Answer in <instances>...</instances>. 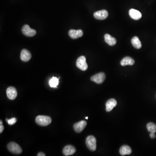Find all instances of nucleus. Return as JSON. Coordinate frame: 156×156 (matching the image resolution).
<instances>
[{"instance_id": "nucleus-1", "label": "nucleus", "mask_w": 156, "mask_h": 156, "mask_svg": "<svg viewBox=\"0 0 156 156\" xmlns=\"http://www.w3.org/2000/svg\"><path fill=\"white\" fill-rule=\"evenodd\" d=\"M36 123L41 126H47L49 125L52 121L51 118L47 116L39 115L35 119Z\"/></svg>"}, {"instance_id": "nucleus-2", "label": "nucleus", "mask_w": 156, "mask_h": 156, "mask_svg": "<svg viewBox=\"0 0 156 156\" xmlns=\"http://www.w3.org/2000/svg\"><path fill=\"white\" fill-rule=\"evenodd\" d=\"M85 144L87 148L91 151H94L96 149V138L93 136H89L86 138Z\"/></svg>"}, {"instance_id": "nucleus-3", "label": "nucleus", "mask_w": 156, "mask_h": 156, "mask_svg": "<svg viewBox=\"0 0 156 156\" xmlns=\"http://www.w3.org/2000/svg\"><path fill=\"white\" fill-rule=\"evenodd\" d=\"M7 148L10 152L15 154H21L22 152L21 147L14 142L9 143L7 145Z\"/></svg>"}, {"instance_id": "nucleus-4", "label": "nucleus", "mask_w": 156, "mask_h": 156, "mask_svg": "<svg viewBox=\"0 0 156 156\" xmlns=\"http://www.w3.org/2000/svg\"><path fill=\"white\" fill-rule=\"evenodd\" d=\"M76 67L82 71H85L88 69V65L86 62V58L84 56H81L78 58L76 63Z\"/></svg>"}, {"instance_id": "nucleus-5", "label": "nucleus", "mask_w": 156, "mask_h": 156, "mask_svg": "<svg viewBox=\"0 0 156 156\" xmlns=\"http://www.w3.org/2000/svg\"><path fill=\"white\" fill-rule=\"evenodd\" d=\"M105 74L103 73H100L92 76L91 78V80L98 84H101L105 81Z\"/></svg>"}, {"instance_id": "nucleus-6", "label": "nucleus", "mask_w": 156, "mask_h": 156, "mask_svg": "<svg viewBox=\"0 0 156 156\" xmlns=\"http://www.w3.org/2000/svg\"><path fill=\"white\" fill-rule=\"evenodd\" d=\"M22 31L23 33L27 37H33L36 34V31L31 28L28 25H25L23 26L22 29Z\"/></svg>"}, {"instance_id": "nucleus-7", "label": "nucleus", "mask_w": 156, "mask_h": 156, "mask_svg": "<svg viewBox=\"0 0 156 156\" xmlns=\"http://www.w3.org/2000/svg\"><path fill=\"white\" fill-rule=\"evenodd\" d=\"M86 125H87V122L85 121H81L75 123L74 125V130L76 133H81L86 127Z\"/></svg>"}, {"instance_id": "nucleus-8", "label": "nucleus", "mask_w": 156, "mask_h": 156, "mask_svg": "<svg viewBox=\"0 0 156 156\" xmlns=\"http://www.w3.org/2000/svg\"><path fill=\"white\" fill-rule=\"evenodd\" d=\"M6 93L8 99L12 100L15 99L17 95L16 89L13 86H11L7 88Z\"/></svg>"}, {"instance_id": "nucleus-9", "label": "nucleus", "mask_w": 156, "mask_h": 156, "mask_svg": "<svg viewBox=\"0 0 156 156\" xmlns=\"http://www.w3.org/2000/svg\"><path fill=\"white\" fill-rule=\"evenodd\" d=\"M94 17L97 20H105L108 17V12L105 10L98 11L94 14Z\"/></svg>"}, {"instance_id": "nucleus-10", "label": "nucleus", "mask_w": 156, "mask_h": 156, "mask_svg": "<svg viewBox=\"0 0 156 156\" xmlns=\"http://www.w3.org/2000/svg\"><path fill=\"white\" fill-rule=\"evenodd\" d=\"M76 151V149L72 145H67L63 149V154L64 156H67L73 155Z\"/></svg>"}, {"instance_id": "nucleus-11", "label": "nucleus", "mask_w": 156, "mask_h": 156, "mask_svg": "<svg viewBox=\"0 0 156 156\" xmlns=\"http://www.w3.org/2000/svg\"><path fill=\"white\" fill-rule=\"evenodd\" d=\"M31 58V54L28 50L23 49L21 53V59L24 62L29 61Z\"/></svg>"}, {"instance_id": "nucleus-12", "label": "nucleus", "mask_w": 156, "mask_h": 156, "mask_svg": "<svg viewBox=\"0 0 156 156\" xmlns=\"http://www.w3.org/2000/svg\"><path fill=\"white\" fill-rule=\"evenodd\" d=\"M83 31L81 30H70L69 31V35L73 39H76L78 38L81 37L83 36Z\"/></svg>"}, {"instance_id": "nucleus-13", "label": "nucleus", "mask_w": 156, "mask_h": 156, "mask_svg": "<svg viewBox=\"0 0 156 156\" xmlns=\"http://www.w3.org/2000/svg\"><path fill=\"white\" fill-rule=\"evenodd\" d=\"M129 15L132 19L135 20H138L142 17L141 13L137 10L131 9L129 11Z\"/></svg>"}, {"instance_id": "nucleus-14", "label": "nucleus", "mask_w": 156, "mask_h": 156, "mask_svg": "<svg viewBox=\"0 0 156 156\" xmlns=\"http://www.w3.org/2000/svg\"><path fill=\"white\" fill-rule=\"evenodd\" d=\"M117 104V102L115 99H110L106 102V104H105L106 111L107 112H110L112 111L113 108L116 106Z\"/></svg>"}, {"instance_id": "nucleus-15", "label": "nucleus", "mask_w": 156, "mask_h": 156, "mask_svg": "<svg viewBox=\"0 0 156 156\" xmlns=\"http://www.w3.org/2000/svg\"><path fill=\"white\" fill-rule=\"evenodd\" d=\"M135 61L132 58L129 57H125L121 60V65L122 66H126L127 65L132 66L135 63Z\"/></svg>"}, {"instance_id": "nucleus-16", "label": "nucleus", "mask_w": 156, "mask_h": 156, "mask_svg": "<svg viewBox=\"0 0 156 156\" xmlns=\"http://www.w3.org/2000/svg\"><path fill=\"white\" fill-rule=\"evenodd\" d=\"M104 38L105 42L111 46L115 45L117 43L116 40L114 37H112L109 34H106L104 36Z\"/></svg>"}, {"instance_id": "nucleus-17", "label": "nucleus", "mask_w": 156, "mask_h": 156, "mask_svg": "<svg viewBox=\"0 0 156 156\" xmlns=\"http://www.w3.org/2000/svg\"><path fill=\"white\" fill-rule=\"evenodd\" d=\"M119 153L122 156L129 155L132 153V150L131 148L128 146L123 145L120 149Z\"/></svg>"}, {"instance_id": "nucleus-18", "label": "nucleus", "mask_w": 156, "mask_h": 156, "mask_svg": "<svg viewBox=\"0 0 156 156\" xmlns=\"http://www.w3.org/2000/svg\"><path fill=\"white\" fill-rule=\"evenodd\" d=\"M131 43L133 47L137 49H140L142 47L141 43L137 37H135L131 39Z\"/></svg>"}, {"instance_id": "nucleus-19", "label": "nucleus", "mask_w": 156, "mask_h": 156, "mask_svg": "<svg viewBox=\"0 0 156 156\" xmlns=\"http://www.w3.org/2000/svg\"><path fill=\"white\" fill-rule=\"evenodd\" d=\"M58 78L56 77H53L50 79L49 81V86L51 88H56L57 87L58 85L59 81Z\"/></svg>"}, {"instance_id": "nucleus-20", "label": "nucleus", "mask_w": 156, "mask_h": 156, "mask_svg": "<svg viewBox=\"0 0 156 156\" xmlns=\"http://www.w3.org/2000/svg\"><path fill=\"white\" fill-rule=\"evenodd\" d=\"M147 128L150 133H155L156 132V125L152 122L148 123L147 125Z\"/></svg>"}, {"instance_id": "nucleus-21", "label": "nucleus", "mask_w": 156, "mask_h": 156, "mask_svg": "<svg viewBox=\"0 0 156 156\" xmlns=\"http://www.w3.org/2000/svg\"><path fill=\"white\" fill-rule=\"evenodd\" d=\"M6 121L9 125H14L17 122V119L15 118H13L10 119H6Z\"/></svg>"}, {"instance_id": "nucleus-22", "label": "nucleus", "mask_w": 156, "mask_h": 156, "mask_svg": "<svg viewBox=\"0 0 156 156\" xmlns=\"http://www.w3.org/2000/svg\"><path fill=\"white\" fill-rule=\"evenodd\" d=\"M4 130V126L2 125V121H0V133H1Z\"/></svg>"}, {"instance_id": "nucleus-23", "label": "nucleus", "mask_w": 156, "mask_h": 156, "mask_svg": "<svg viewBox=\"0 0 156 156\" xmlns=\"http://www.w3.org/2000/svg\"><path fill=\"white\" fill-rule=\"evenodd\" d=\"M150 137L151 139H154L156 137V135H155V133H150Z\"/></svg>"}, {"instance_id": "nucleus-24", "label": "nucleus", "mask_w": 156, "mask_h": 156, "mask_svg": "<svg viewBox=\"0 0 156 156\" xmlns=\"http://www.w3.org/2000/svg\"><path fill=\"white\" fill-rule=\"evenodd\" d=\"M37 156H46V155H45V153H43L40 152V153H38V154H37Z\"/></svg>"}, {"instance_id": "nucleus-25", "label": "nucleus", "mask_w": 156, "mask_h": 156, "mask_svg": "<svg viewBox=\"0 0 156 156\" xmlns=\"http://www.w3.org/2000/svg\"><path fill=\"white\" fill-rule=\"evenodd\" d=\"M85 119H88V117H85Z\"/></svg>"}]
</instances>
